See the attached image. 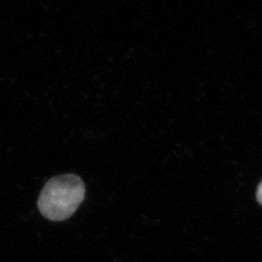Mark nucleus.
Returning a JSON list of instances; mask_svg holds the SVG:
<instances>
[{
    "mask_svg": "<svg viewBox=\"0 0 262 262\" xmlns=\"http://www.w3.org/2000/svg\"><path fill=\"white\" fill-rule=\"evenodd\" d=\"M85 187L80 177L73 174L51 178L38 196V207L43 216L61 222L72 216L83 202Z\"/></svg>",
    "mask_w": 262,
    "mask_h": 262,
    "instance_id": "f257e3e1",
    "label": "nucleus"
},
{
    "mask_svg": "<svg viewBox=\"0 0 262 262\" xmlns=\"http://www.w3.org/2000/svg\"><path fill=\"white\" fill-rule=\"evenodd\" d=\"M256 199L257 201L262 205V181L258 186L257 192H256Z\"/></svg>",
    "mask_w": 262,
    "mask_h": 262,
    "instance_id": "f03ea898",
    "label": "nucleus"
}]
</instances>
